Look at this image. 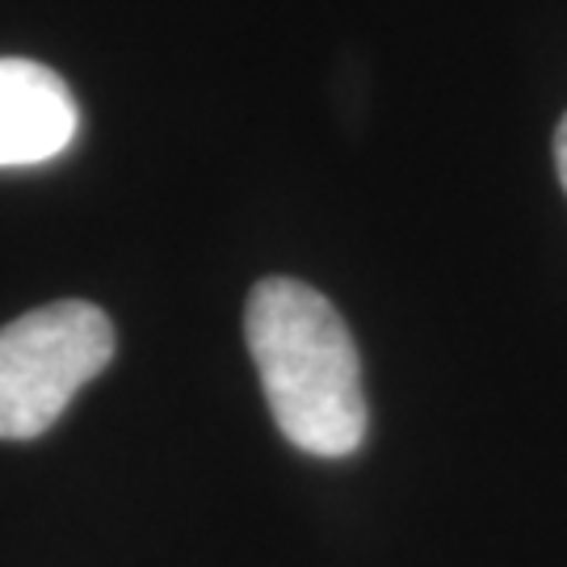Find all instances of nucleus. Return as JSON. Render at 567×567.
Wrapping results in <instances>:
<instances>
[{
	"label": "nucleus",
	"instance_id": "1",
	"mask_svg": "<svg viewBox=\"0 0 567 567\" xmlns=\"http://www.w3.org/2000/svg\"><path fill=\"white\" fill-rule=\"evenodd\" d=\"M265 404L290 446L344 458L362 446L370 412L362 362L337 307L295 278H265L244 311Z\"/></svg>",
	"mask_w": 567,
	"mask_h": 567
},
{
	"label": "nucleus",
	"instance_id": "3",
	"mask_svg": "<svg viewBox=\"0 0 567 567\" xmlns=\"http://www.w3.org/2000/svg\"><path fill=\"white\" fill-rule=\"evenodd\" d=\"M76 140L68 84L30 60H0V168L55 161Z\"/></svg>",
	"mask_w": 567,
	"mask_h": 567
},
{
	"label": "nucleus",
	"instance_id": "2",
	"mask_svg": "<svg viewBox=\"0 0 567 567\" xmlns=\"http://www.w3.org/2000/svg\"><path fill=\"white\" fill-rule=\"evenodd\" d=\"M114 358L102 307L63 299L0 328V442H30Z\"/></svg>",
	"mask_w": 567,
	"mask_h": 567
},
{
	"label": "nucleus",
	"instance_id": "4",
	"mask_svg": "<svg viewBox=\"0 0 567 567\" xmlns=\"http://www.w3.org/2000/svg\"><path fill=\"white\" fill-rule=\"evenodd\" d=\"M555 168H559V182L567 189V114L559 122V131H555Z\"/></svg>",
	"mask_w": 567,
	"mask_h": 567
}]
</instances>
